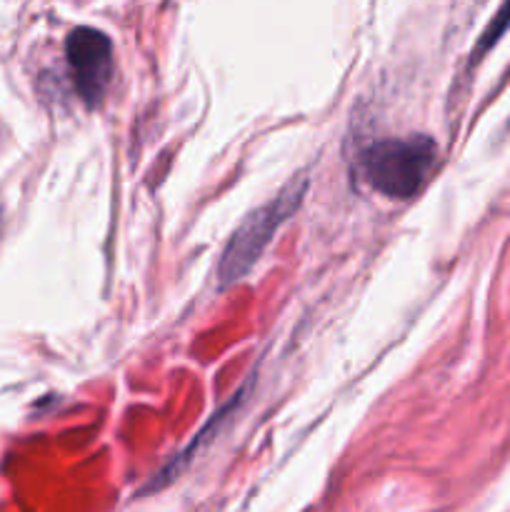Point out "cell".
I'll list each match as a JSON object with an SVG mask.
<instances>
[{"mask_svg": "<svg viewBox=\"0 0 510 512\" xmlns=\"http://www.w3.org/2000/svg\"><path fill=\"white\" fill-rule=\"evenodd\" d=\"M360 173L370 188L393 200H408L425 185L438 160V145L428 135L380 138L360 150Z\"/></svg>", "mask_w": 510, "mask_h": 512, "instance_id": "6da1fadb", "label": "cell"}, {"mask_svg": "<svg viewBox=\"0 0 510 512\" xmlns=\"http://www.w3.org/2000/svg\"><path fill=\"white\" fill-rule=\"evenodd\" d=\"M305 193H308V180L293 178L273 200L260 205L258 210H253V213L238 225L233 238L225 245L223 258H220V288L240 283V280L253 270V265L258 263L260 255L265 253V248H268L270 240L275 238V233H278V230L283 228L285 220L300 208Z\"/></svg>", "mask_w": 510, "mask_h": 512, "instance_id": "7a4b0ae2", "label": "cell"}, {"mask_svg": "<svg viewBox=\"0 0 510 512\" xmlns=\"http://www.w3.org/2000/svg\"><path fill=\"white\" fill-rule=\"evenodd\" d=\"M65 60L80 100L88 108L100 105L113 80V40L103 30L78 25L65 38Z\"/></svg>", "mask_w": 510, "mask_h": 512, "instance_id": "3957f363", "label": "cell"}, {"mask_svg": "<svg viewBox=\"0 0 510 512\" xmlns=\"http://www.w3.org/2000/svg\"><path fill=\"white\" fill-rule=\"evenodd\" d=\"M508 25H510V5H503V8H500V13L493 18V23H490V28L485 30L483 35H480L478 53H483V50H488L490 45H493L495 40H498V35L503 33L505 28H508Z\"/></svg>", "mask_w": 510, "mask_h": 512, "instance_id": "277c9868", "label": "cell"}]
</instances>
